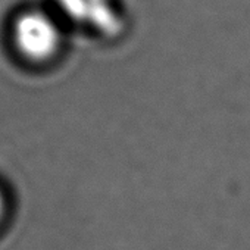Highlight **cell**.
<instances>
[{
  "mask_svg": "<svg viewBox=\"0 0 250 250\" xmlns=\"http://www.w3.org/2000/svg\"><path fill=\"white\" fill-rule=\"evenodd\" d=\"M12 36L18 52L33 62H44L53 58L62 40L56 22L40 11L21 14L14 22Z\"/></svg>",
  "mask_w": 250,
  "mask_h": 250,
  "instance_id": "6da1fadb",
  "label": "cell"
},
{
  "mask_svg": "<svg viewBox=\"0 0 250 250\" xmlns=\"http://www.w3.org/2000/svg\"><path fill=\"white\" fill-rule=\"evenodd\" d=\"M61 11L74 22L113 39L122 33L124 21L112 0H56Z\"/></svg>",
  "mask_w": 250,
  "mask_h": 250,
  "instance_id": "7a4b0ae2",
  "label": "cell"
},
{
  "mask_svg": "<svg viewBox=\"0 0 250 250\" xmlns=\"http://www.w3.org/2000/svg\"><path fill=\"white\" fill-rule=\"evenodd\" d=\"M5 210H6V203H5V197H3L2 191H0V222H2V219H3Z\"/></svg>",
  "mask_w": 250,
  "mask_h": 250,
  "instance_id": "3957f363",
  "label": "cell"
}]
</instances>
